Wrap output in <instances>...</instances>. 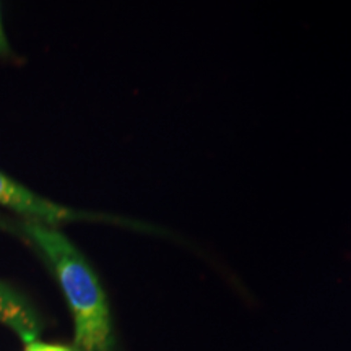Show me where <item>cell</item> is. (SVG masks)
<instances>
[{
  "instance_id": "6da1fadb",
  "label": "cell",
  "mask_w": 351,
  "mask_h": 351,
  "mask_svg": "<svg viewBox=\"0 0 351 351\" xmlns=\"http://www.w3.org/2000/svg\"><path fill=\"white\" fill-rule=\"evenodd\" d=\"M25 231L51 263L67 298L75 324L73 350L112 351L114 333L109 304L90 263L56 226L28 219Z\"/></svg>"
},
{
  "instance_id": "7a4b0ae2",
  "label": "cell",
  "mask_w": 351,
  "mask_h": 351,
  "mask_svg": "<svg viewBox=\"0 0 351 351\" xmlns=\"http://www.w3.org/2000/svg\"><path fill=\"white\" fill-rule=\"evenodd\" d=\"M0 205L20 215H25L33 221L46 223V225L52 226L78 217V213L72 212V210L65 208L62 205L52 204V202L33 194L29 189L12 181L2 173H0Z\"/></svg>"
},
{
  "instance_id": "3957f363",
  "label": "cell",
  "mask_w": 351,
  "mask_h": 351,
  "mask_svg": "<svg viewBox=\"0 0 351 351\" xmlns=\"http://www.w3.org/2000/svg\"><path fill=\"white\" fill-rule=\"evenodd\" d=\"M0 322L13 328L25 341L36 337V324L28 309L5 288L0 287Z\"/></svg>"
},
{
  "instance_id": "277c9868",
  "label": "cell",
  "mask_w": 351,
  "mask_h": 351,
  "mask_svg": "<svg viewBox=\"0 0 351 351\" xmlns=\"http://www.w3.org/2000/svg\"><path fill=\"white\" fill-rule=\"evenodd\" d=\"M25 351H75L70 346L56 345V343H44V341H28Z\"/></svg>"
},
{
  "instance_id": "5b68a950",
  "label": "cell",
  "mask_w": 351,
  "mask_h": 351,
  "mask_svg": "<svg viewBox=\"0 0 351 351\" xmlns=\"http://www.w3.org/2000/svg\"><path fill=\"white\" fill-rule=\"evenodd\" d=\"M7 51H8V44L5 41V34H3L2 23H0V54H3V52Z\"/></svg>"
}]
</instances>
